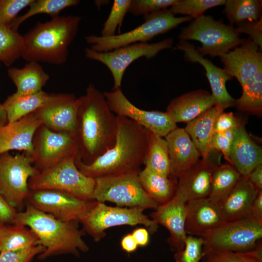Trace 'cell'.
I'll return each mask as SVG.
<instances>
[{
	"label": "cell",
	"instance_id": "cell-28",
	"mask_svg": "<svg viewBox=\"0 0 262 262\" xmlns=\"http://www.w3.org/2000/svg\"><path fill=\"white\" fill-rule=\"evenodd\" d=\"M8 75L16 86L15 92L24 96L34 94L42 90L49 79V75L39 63L29 62L21 68L10 67Z\"/></svg>",
	"mask_w": 262,
	"mask_h": 262
},
{
	"label": "cell",
	"instance_id": "cell-34",
	"mask_svg": "<svg viewBox=\"0 0 262 262\" xmlns=\"http://www.w3.org/2000/svg\"><path fill=\"white\" fill-rule=\"evenodd\" d=\"M241 175L232 165L220 164L214 170L208 197L219 203L232 190Z\"/></svg>",
	"mask_w": 262,
	"mask_h": 262
},
{
	"label": "cell",
	"instance_id": "cell-16",
	"mask_svg": "<svg viewBox=\"0 0 262 262\" xmlns=\"http://www.w3.org/2000/svg\"><path fill=\"white\" fill-rule=\"evenodd\" d=\"M213 151L212 149L178 179L174 196L185 203L209 196L213 172L221 164L218 156L213 158Z\"/></svg>",
	"mask_w": 262,
	"mask_h": 262
},
{
	"label": "cell",
	"instance_id": "cell-23",
	"mask_svg": "<svg viewBox=\"0 0 262 262\" xmlns=\"http://www.w3.org/2000/svg\"><path fill=\"white\" fill-rule=\"evenodd\" d=\"M164 138L168 147L170 175L178 179L199 160L200 154L184 128L177 127Z\"/></svg>",
	"mask_w": 262,
	"mask_h": 262
},
{
	"label": "cell",
	"instance_id": "cell-43",
	"mask_svg": "<svg viewBox=\"0 0 262 262\" xmlns=\"http://www.w3.org/2000/svg\"><path fill=\"white\" fill-rule=\"evenodd\" d=\"M33 0H0V24L10 27L22 9Z\"/></svg>",
	"mask_w": 262,
	"mask_h": 262
},
{
	"label": "cell",
	"instance_id": "cell-26",
	"mask_svg": "<svg viewBox=\"0 0 262 262\" xmlns=\"http://www.w3.org/2000/svg\"><path fill=\"white\" fill-rule=\"evenodd\" d=\"M214 105L211 94L207 90L198 89L172 99L165 112L176 124L188 123Z\"/></svg>",
	"mask_w": 262,
	"mask_h": 262
},
{
	"label": "cell",
	"instance_id": "cell-10",
	"mask_svg": "<svg viewBox=\"0 0 262 262\" xmlns=\"http://www.w3.org/2000/svg\"><path fill=\"white\" fill-rule=\"evenodd\" d=\"M139 173L95 179L94 200L108 201L120 207H139L156 210L160 205L143 188Z\"/></svg>",
	"mask_w": 262,
	"mask_h": 262
},
{
	"label": "cell",
	"instance_id": "cell-5",
	"mask_svg": "<svg viewBox=\"0 0 262 262\" xmlns=\"http://www.w3.org/2000/svg\"><path fill=\"white\" fill-rule=\"evenodd\" d=\"M201 237L203 256L213 252L250 250L262 242V223L250 216L224 222Z\"/></svg>",
	"mask_w": 262,
	"mask_h": 262
},
{
	"label": "cell",
	"instance_id": "cell-18",
	"mask_svg": "<svg viewBox=\"0 0 262 262\" xmlns=\"http://www.w3.org/2000/svg\"><path fill=\"white\" fill-rule=\"evenodd\" d=\"M175 49L184 52L186 61L199 63L204 67L211 87V95L215 105H218L224 110L235 106L236 99L229 94L226 86V82L232 78L223 68L216 66L210 60L204 58L197 51L195 46L187 41L180 40L176 44Z\"/></svg>",
	"mask_w": 262,
	"mask_h": 262
},
{
	"label": "cell",
	"instance_id": "cell-49",
	"mask_svg": "<svg viewBox=\"0 0 262 262\" xmlns=\"http://www.w3.org/2000/svg\"><path fill=\"white\" fill-rule=\"evenodd\" d=\"M250 216L262 223V190L259 191L252 203Z\"/></svg>",
	"mask_w": 262,
	"mask_h": 262
},
{
	"label": "cell",
	"instance_id": "cell-14",
	"mask_svg": "<svg viewBox=\"0 0 262 262\" xmlns=\"http://www.w3.org/2000/svg\"><path fill=\"white\" fill-rule=\"evenodd\" d=\"M103 93L110 109L116 115L128 118L154 134L164 137L177 127L166 112L139 108L129 101L121 88Z\"/></svg>",
	"mask_w": 262,
	"mask_h": 262
},
{
	"label": "cell",
	"instance_id": "cell-24",
	"mask_svg": "<svg viewBox=\"0 0 262 262\" xmlns=\"http://www.w3.org/2000/svg\"><path fill=\"white\" fill-rule=\"evenodd\" d=\"M229 164L241 176H248L258 165L262 164V149L247 132L244 123L240 122L231 142Z\"/></svg>",
	"mask_w": 262,
	"mask_h": 262
},
{
	"label": "cell",
	"instance_id": "cell-55",
	"mask_svg": "<svg viewBox=\"0 0 262 262\" xmlns=\"http://www.w3.org/2000/svg\"><path fill=\"white\" fill-rule=\"evenodd\" d=\"M3 225H4L3 224H2L0 223V233H1V229H2V228Z\"/></svg>",
	"mask_w": 262,
	"mask_h": 262
},
{
	"label": "cell",
	"instance_id": "cell-33",
	"mask_svg": "<svg viewBox=\"0 0 262 262\" xmlns=\"http://www.w3.org/2000/svg\"><path fill=\"white\" fill-rule=\"evenodd\" d=\"M144 164L145 167L162 175L170 176L168 147L164 138L150 132Z\"/></svg>",
	"mask_w": 262,
	"mask_h": 262
},
{
	"label": "cell",
	"instance_id": "cell-52",
	"mask_svg": "<svg viewBox=\"0 0 262 262\" xmlns=\"http://www.w3.org/2000/svg\"><path fill=\"white\" fill-rule=\"evenodd\" d=\"M120 246L122 249L127 253L135 251L138 246L131 233L127 234L122 238Z\"/></svg>",
	"mask_w": 262,
	"mask_h": 262
},
{
	"label": "cell",
	"instance_id": "cell-44",
	"mask_svg": "<svg viewBox=\"0 0 262 262\" xmlns=\"http://www.w3.org/2000/svg\"><path fill=\"white\" fill-rule=\"evenodd\" d=\"M40 245L18 250L0 252V262H31L33 258L44 250Z\"/></svg>",
	"mask_w": 262,
	"mask_h": 262
},
{
	"label": "cell",
	"instance_id": "cell-40",
	"mask_svg": "<svg viewBox=\"0 0 262 262\" xmlns=\"http://www.w3.org/2000/svg\"><path fill=\"white\" fill-rule=\"evenodd\" d=\"M131 0H114L109 15L101 31L102 37L115 35L117 28L119 30L124 17L130 6Z\"/></svg>",
	"mask_w": 262,
	"mask_h": 262
},
{
	"label": "cell",
	"instance_id": "cell-31",
	"mask_svg": "<svg viewBox=\"0 0 262 262\" xmlns=\"http://www.w3.org/2000/svg\"><path fill=\"white\" fill-rule=\"evenodd\" d=\"M38 245V238L29 228L18 224L4 225L0 236V251L28 248Z\"/></svg>",
	"mask_w": 262,
	"mask_h": 262
},
{
	"label": "cell",
	"instance_id": "cell-27",
	"mask_svg": "<svg viewBox=\"0 0 262 262\" xmlns=\"http://www.w3.org/2000/svg\"><path fill=\"white\" fill-rule=\"evenodd\" d=\"M224 110L214 105L187 123L184 128L202 158L206 157L212 150L209 146L214 132L215 121Z\"/></svg>",
	"mask_w": 262,
	"mask_h": 262
},
{
	"label": "cell",
	"instance_id": "cell-13",
	"mask_svg": "<svg viewBox=\"0 0 262 262\" xmlns=\"http://www.w3.org/2000/svg\"><path fill=\"white\" fill-rule=\"evenodd\" d=\"M31 157L33 166L41 171L65 159L76 157L77 141L73 134L55 132L41 125L35 131L32 141Z\"/></svg>",
	"mask_w": 262,
	"mask_h": 262
},
{
	"label": "cell",
	"instance_id": "cell-41",
	"mask_svg": "<svg viewBox=\"0 0 262 262\" xmlns=\"http://www.w3.org/2000/svg\"><path fill=\"white\" fill-rule=\"evenodd\" d=\"M203 243L201 237L187 236L183 249L175 252V262H199L203 257Z\"/></svg>",
	"mask_w": 262,
	"mask_h": 262
},
{
	"label": "cell",
	"instance_id": "cell-6",
	"mask_svg": "<svg viewBox=\"0 0 262 262\" xmlns=\"http://www.w3.org/2000/svg\"><path fill=\"white\" fill-rule=\"evenodd\" d=\"M143 23L129 32L110 37L92 35L86 36L90 48L97 52H105L130 44L147 42L154 36L164 33L179 24L190 21L189 16L176 17L165 9L144 16Z\"/></svg>",
	"mask_w": 262,
	"mask_h": 262
},
{
	"label": "cell",
	"instance_id": "cell-37",
	"mask_svg": "<svg viewBox=\"0 0 262 262\" xmlns=\"http://www.w3.org/2000/svg\"><path fill=\"white\" fill-rule=\"evenodd\" d=\"M23 48V36L9 26L0 24V63L6 66H11L22 57Z\"/></svg>",
	"mask_w": 262,
	"mask_h": 262
},
{
	"label": "cell",
	"instance_id": "cell-50",
	"mask_svg": "<svg viewBox=\"0 0 262 262\" xmlns=\"http://www.w3.org/2000/svg\"><path fill=\"white\" fill-rule=\"evenodd\" d=\"M138 246H145L149 241V232L146 228H138L131 233Z\"/></svg>",
	"mask_w": 262,
	"mask_h": 262
},
{
	"label": "cell",
	"instance_id": "cell-2",
	"mask_svg": "<svg viewBox=\"0 0 262 262\" xmlns=\"http://www.w3.org/2000/svg\"><path fill=\"white\" fill-rule=\"evenodd\" d=\"M117 132L113 147L90 164L77 156L76 166L83 175L96 179L139 173L144 164L150 132L131 120L116 115Z\"/></svg>",
	"mask_w": 262,
	"mask_h": 262
},
{
	"label": "cell",
	"instance_id": "cell-29",
	"mask_svg": "<svg viewBox=\"0 0 262 262\" xmlns=\"http://www.w3.org/2000/svg\"><path fill=\"white\" fill-rule=\"evenodd\" d=\"M55 94L42 90L29 95L21 96L14 93L9 96L2 103L8 123L17 121L35 112L53 99Z\"/></svg>",
	"mask_w": 262,
	"mask_h": 262
},
{
	"label": "cell",
	"instance_id": "cell-19",
	"mask_svg": "<svg viewBox=\"0 0 262 262\" xmlns=\"http://www.w3.org/2000/svg\"><path fill=\"white\" fill-rule=\"evenodd\" d=\"M224 69L235 77L241 86L262 69V53L258 46L248 37L233 50L220 57Z\"/></svg>",
	"mask_w": 262,
	"mask_h": 262
},
{
	"label": "cell",
	"instance_id": "cell-21",
	"mask_svg": "<svg viewBox=\"0 0 262 262\" xmlns=\"http://www.w3.org/2000/svg\"><path fill=\"white\" fill-rule=\"evenodd\" d=\"M186 207L185 230L189 235L201 237L225 222L219 203L208 197L189 200Z\"/></svg>",
	"mask_w": 262,
	"mask_h": 262
},
{
	"label": "cell",
	"instance_id": "cell-9",
	"mask_svg": "<svg viewBox=\"0 0 262 262\" xmlns=\"http://www.w3.org/2000/svg\"><path fill=\"white\" fill-rule=\"evenodd\" d=\"M75 158L65 159L31 177L28 181L30 191L54 190L83 199L94 200L95 179L80 171L75 164Z\"/></svg>",
	"mask_w": 262,
	"mask_h": 262
},
{
	"label": "cell",
	"instance_id": "cell-7",
	"mask_svg": "<svg viewBox=\"0 0 262 262\" xmlns=\"http://www.w3.org/2000/svg\"><path fill=\"white\" fill-rule=\"evenodd\" d=\"M180 40H193L200 42L196 49L202 56L221 57L240 45L245 40L240 38L235 27L215 20L210 16L203 15L181 29Z\"/></svg>",
	"mask_w": 262,
	"mask_h": 262
},
{
	"label": "cell",
	"instance_id": "cell-53",
	"mask_svg": "<svg viewBox=\"0 0 262 262\" xmlns=\"http://www.w3.org/2000/svg\"><path fill=\"white\" fill-rule=\"evenodd\" d=\"M238 126L237 127L229 129L221 133H222L226 138L232 142L235 136Z\"/></svg>",
	"mask_w": 262,
	"mask_h": 262
},
{
	"label": "cell",
	"instance_id": "cell-45",
	"mask_svg": "<svg viewBox=\"0 0 262 262\" xmlns=\"http://www.w3.org/2000/svg\"><path fill=\"white\" fill-rule=\"evenodd\" d=\"M236 32L249 35L260 49H262V17L257 21L245 20L236 24Z\"/></svg>",
	"mask_w": 262,
	"mask_h": 262
},
{
	"label": "cell",
	"instance_id": "cell-1",
	"mask_svg": "<svg viewBox=\"0 0 262 262\" xmlns=\"http://www.w3.org/2000/svg\"><path fill=\"white\" fill-rule=\"evenodd\" d=\"M79 98L74 136L77 156L90 164L114 145L117 132L116 115L110 109L103 93L93 84Z\"/></svg>",
	"mask_w": 262,
	"mask_h": 262
},
{
	"label": "cell",
	"instance_id": "cell-48",
	"mask_svg": "<svg viewBox=\"0 0 262 262\" xmlns=\"http://www.w3.org/2000/svg\"><path fill=\"white\" fill-rule=\"evenodd\" d=\"M17 213L16 210L9 205L0 194V223L14 224Z\"/></svg>",
	"mask_w": 262,
	"mask_h": 262
},
{
	"label": "cell",
	"instance_id": "cell-20",
	"mask_svg": "<svg viewBox=\"0 0 262 262\" xmlns=\"http://www.w3.org/2000/svg\"><path fill=\"white\" fill-rule=\"evenodd\" d=\"M186 203L173 196L150 214L152 220L168 230L170 235L167 241L175 252L183 249L187 237L185 230Z\"/></svg>",
	"mask_w": 262,
	"mask_h": 262
},
{
	"label": "cell",
	"instance_id": "cell-36",
	"mask_svg": "<svg viewBox=\"0 0 262 262\" xmlns=\"http://www.w3.org/2000/svg\"><path fill=\"white\" fill-rule=\"evenodd\" d=\"M260 0H226L224 13L230 24L242 21H257L262 17V2Z\"/></svg>",
	"mask_w": 262,
	"mask_h": 262
},
{
	"label": "cell",
	"instance_id": "cell-32",
	"mask_svg": "<svg viewBox=\"0 0 262 262\" xmlns=\"http://www.w3.org/2000/svg\"><path fill=\"white\" fill-rule=\"evenodd\" d=\"M242 87L241 97L236 99V108L256 115L262 112V69L248 79Z\"/></svg>",
	"mask_w": 262,
	"mask_h": 262
},
{
	"label": "cell",
	"instance_id": "cell-42",
	"mask_svg": "<svg viewBox=\"0 0 262 262\" xmlns=\"http://www.w3.org/2000/svg\"><path fill=\"white\" fill-rule=\"evenodd\" d=\"M180 0H131L128 12L134 16L143 15L167 9L177 4Z\"/></svg>",
	"mask_w": 262,
	"mask_h": 262
},
{
	"label": "cell",
	"instance_id": "cell-22",
	"mask_svg": "<svg viewBox=\"0 0 262 262\" xmlns=\"http://www.w3.org/2000/svg\"><path fill=\"white\" fill-rule=\"evenodd\" d=\"M41 123L34 112L0 127V155L11 150H21L31 156L34 134Z\"/></svg>",
	"mask_w": 262,
	"mask_h": 262
},
{
	"label": "cell",
	"instance_id": "cell-8",
	"mask_svg": "<svg viewBox=\"0 0 262 262\" xmlns=\"http://www.w3.org/2000/svg\"><path fill=\"white\" fill-rule=\"evenodd\" d=\"M139 207L109 206L104 202L96 201L94 205L82 214L79 220L83 230L95 242L106 236L105 230L111 227L143 225L151 234L156 232L158 225L144 213Z\"/></svg>",
	"mask_w": 262,
	"mask_h": 262
},
{
	"label": "cell",
	"instance_id": "cell-39",
	"mask_svg": "<svg viewBox=\"0 0 262 262\" xmlns=\"http://www.w3.org/2000/svg\"><path fill=\"white\" fill-rule=\"evenodd\" d=\"M226 0H180L169 10L173 14H181L196 19L208 9L225 4Z\"/></svg>",
	"mask_w": 262,
	"mask_h": 262
},
{
	"label": "cell",
	"instance_id": "cell-47",
	"mask_svg": "<svg viewBox=\"0 0 262 262\" xmlns=\"http://www.w3.org/2000/svg\"><path fill=\"white\" fill-rule=\"evenodd\" d=\"M240 121L233 113L223 112L216 119L214 132L223 133L229 129L237 127Z\"/></svg>",
	"mask_w": 262,
	"mask_h": 262
},
{
	"label": "cell",
	"instance_id": "cell-4",
	"mask_svg": "<svg viewBox=\"0 0 262 262\" xmlns=\"http://www.w3.org/2000/svg\"><path fill=\"white\" fill-rule=\"evenodd\" d=\"M82 17L59 16L38 22L23 36L22 57L29 62L61 65L67 60L69 47L75 39Z\"/></svg>",
	"mask_w": 262,
	"mask_h": 262
},
{
	"label": "cell",
	"instance_id": "cell-51",
	"mask_svg": "<svg viewBox=\"0 0 262 262\" xmlns=\"http://www.w3.org/2000/svg\"><path fill=\"white\" fill-rule=\"evenodd\" d=\"M248 178L255 186L259 191L262 190V164L256 166L248 174Z\"/></svg>",
	"mask_w": 262,
	"mask_h": 262
},
{
	"label": "cell",
	"instance_id": "cell-38",
	"mask_svg": "<svg viewBox=\"0 0 262 262\" xmlns=\"http://www.w3.org/2000/svg\"><path fill=\"white\" fill-rule=\"evenodd\" d=\"M201 261L202 262H262V242L255 249L250 250L207 253Z\"/></svg>",
	"mask_w": 262,
	"mask_h": 262
},
{
	"label": "cell",
	"instance_id": "cell-46",
	"mask_svg": "<svg viewBox=\"0 0 262 262\" xmlns=\"http://www.w3.org/2000/svg\"><path fill=\"white\" fill-rule=\"evenodd\" d=\"M231 142L221 133L214 132L209 143L210 149H214L223 155L224 159L229 163V154Z\"/></svg>",
	"mask_w": 262,
	"mask_h": 262
},
{
	"label": "cell",
	"instance_id": "cell-35",
	"mask_svg": "<svg viewBox=\"0 0 262 262\" xmlns=\"http://www.w3.org/2000/svg\"><path fill=\"white\" fill-rule=\"evenodd\" d=\"M79 0H33L29 6V10L23 15L17 17L10 27L17 31L19 26L31 17L40 14L49 15L52 18L58 17L59 13L66 8L76 6Z\"/></svg>",
	"mask_w": 262,
	"mask_h": 262
},
{
	"label": "cell",
	"instance_id": "cell-56",
	"mask_svg": "<svg viewBox=\"0 0 262 262\" xmlns=\"http://www.w3.org/2000/svg\"></svg>",
	"mask_w": 262,
	"mask_h": 262
},
{
	"label": "cell",
	"instance_id": "cell-15",
	"mask_svg": "<svg viewBox=\"0 0 262 262\" xmlns=\"http://www.w3.org/2000/svg\"><path fill=\"white\" fill-rule=\"evenodd\" d=\"M27 203L63 221H77L88 211L96 200L80 198L54 190L30 191Z\"/></svg>",
	"mask_w": 262,
	"mask_h": 262
},
{
	"label": "cell",
	"instance_id": "cell-54",
	"mask_svg": "<svg viewBox=\"0 0 262 262\" xmlns=\"http://www.w3.org/2000/svg\"><path fill=\"white\" fill-rule=\"evenodd\" d=\"M8 123L6 113L3 109L2 104L0 103V127L3 126Z\"/></svg>",
	"mask_w": 262,
	"mask_h": 262
},
{
	"label": "cell",
	"instance_id": "cell-12",
	"mask_svg": "<svg viewBox=\"0 0 262 262\" xmlns=\"http://www.w3.org/2000/svg\"><path fill=\"white\" fill-rule=\"evenodd\" d=\"M173 44V38H168L154 43H134L105 52L87 48L84 54L87 59L98 61L109 68L114 80L113 90H115L121 88L125 71L133 61L142 57L147 59L154 57L160 51L172 48Z\"/></svg>",
	"mask_w": 262,
	"mask_h": 262
},
{
	"label": "cell",
	"instance_id": "cell-11",
	"mask_svg": "<svg viewBox=\"0 0 262 262\" xmlns=\"http://www.w3.org/2000/svg\"><path fill=\"white\" fill-rule=\"evenodd\" d=\"M39 171L33 165L31 157L24 153L12 155L9 152L0 155V194L15 208L21 207L30 190L29 179Z\"/></svg>",
	"mask_w": 262,
	"mask_h": 262
},
{
	"label": "cell",
	"instance_id": "cell-30",
	"mask_svg": "<svg viewBox=\"0 0 262 262\" xmlns=\"http://www.w3.org/2000/svg\"><path fill=\"white\" fill-rule=\"evenodd\" d=\"M140 183L146 193L159 204H163L174 196L176 185L169 177L145 167L138 173Z\"/></svg>",
	"mask_w": 262,
	"mask_h": 262
},
{
	"label": "cell",
	"instance_id": "cell-3",
	"mask_svg": "<svg viewBox=\"0 0 262 262\" xmlns=\"http://www.w3.org/2000/svg\"><path fill=\"white\" fill-rule=\"evenodd\" d=\"M77 221H63L27 203L24 211L17 212L14 224L28 227L37 235L38 245L45 249L38 255L39 260L53 256L79 252H86L89 247L82 238L84 233Z\"/></svg>",
	"mask_w": 262,
	"mask_h": 262
},
{
	"label": "cell",
	"instance_id": "cell-25",
	"mask_svg": "<svg viewBox=\"0 0 262 262\" xmlns=\"http://www.w3.org/2000/svg\"><path fill=\"white\" fill-rule=\"evenodd\" d=\"M259 191L247 176H241L232 190L218 203L224 220L232 221L249 216Z\"/></svg>",
	"mask_w": 262,
	"mask_h": 262
},
{
	"label": "cell",
	"instance_id": "cell-17",
	"mask_svg": "<svg viewBox=\"0 0 262 262\" xmlns=\"http://www.w3.org/2000/svg\"><path fill=\"white\" fill-rule=\"evenodd\" d=\"M79 98L72 94H56L47 104L34 112L41 124L55 132L74 135Z\"/></svg>",
	"mask_w": 262,
	"mask_h": 262
}]
</instances>
